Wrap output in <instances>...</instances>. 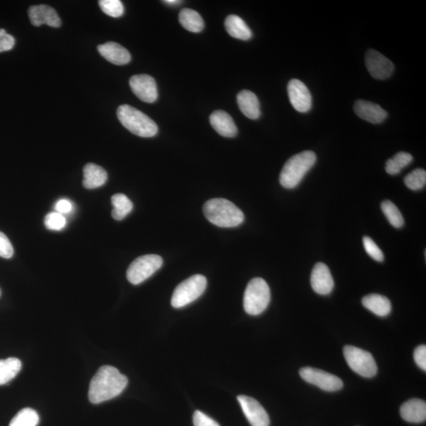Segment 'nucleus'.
I'll return each mask as SVG.
<instances>
[{"label": "nucleus", "mask_w": 426, "mask_h": 426, "mask_svg": "<svg viewBox=\"0 0 426 426\" xmlns=\"http://www.w3.org/2000/svg\"><path fill=\"white\" fill-rule=\"evenodd\" d=\"M128 384V379L116 368L103 366L92 377L89 389V399L99 404L117 397Z\"/></svg>", "instance_id": "nucleus-1"}, {"label": "nucleus", "mask_w": 426, "mask_h": 426, "mask_svg": "<svg viewBox=\"0 0 426 426\" xmlns=\"http://www.w3.org/2000/svg\"><path fill=\"white\" fill-rule=\"evenodd\" d=\"M203 212L208 221L220 227H236L244 221L242 211L227 199H213L206 201Z\"/></svg>", "instance_id": "nucleus-2"}, {"label": "nucleus", "mask_w": 426, "mask_h": 426, "mask_svg": "<svg viewBox=\"0 0 426 426\" xmlns=\"http://www.w3.org/2000/svg\"><path fill=\"white\" fill-rule=\"evenodd\" d=\"M117 116L123 126L137 136L152 138L158 133L157 123L134 107L128 105L119 106Z\"/></svg>", "instance_id": "nucleus-3"}, {"label": "nucleus", "mask_w": 426, "mask_h": 426, "mask_svg": "<svg viewBox=\"0 0 426 426\" xmlns=\"http://www.w3.org/2000/svg\"><path fill=\"white\" fill-rule=\"evenodd\" d=\"M316 154L304 151L293 155L284 166L279 175V183L284 188L293 189L297 186L304 176L316 163Z\"/></svg>", "instance_id": "nucleus-4"}, {"label": "nucleus", "mask_w": 426, "mask_h": 426, "mask_svg": "<svg viewBox=\"0 0 426 426\" xmlns=\"http://www.w3.org/2000/svg\"><path fill=\"white\" fill-rule=\"evenodd\" d=\"M271 299V292L266 280L254 278L247 285L244 293V310L249 315L257 316L268 308Z\"/></svg>", "instance_id": "nucleus-5"}, {"label": "nucleus", "mask_w": 426, "mask_h": 426, "mask_svg": "<svg viewBox=\"0 0 426 426\" xmlns=\"http://www.w3.org/2000/svg\"><path fill=\"white\" fill-rule=\"evenodd\" d=\"M206 287L207 279L204 275H192L175 289L171 297V305L176 309L184 308L201 297Z\"/></svg>", "instance_id": "nucleus-6"}, {"label": "nucleus", "mask_w": 426, "mask_h": 426, "mask_svg": "<svg viewBox=\"0 0 426 426\" xmlns=\"http://www.w3.org/2000/svg\"><path fill=\"white\" fill-rule=\"evenodd\" d=\"M163 262L162 258L155 254L138 258L127 269L128 281L134 285L143 283L162 267Z\"/></svg>", "instance_id": "nucleus-7"}, {"label": "nucleus", "mask_w": 426, "mask_h": 426, "mask_svg": "<svg viewBox=\"0 0 426 426\" xmlns=\"http://www.w3.org/2000/svg\"><path fill=\"white\" fill-rule=\"evenodd\" d=\"M345 360L351 370L360 376L371 378L376 375L377 366L370 352L356 347L345 346L344 348Z\"/></svg>", "instance_id": "nucleus-8"}, {"label": "nucleus", "mask_w": 426, "mask_h": 426, "mask_svg": "<svg viewBox=\"0 0 426 426\" xmlns=\"http://www.w3.org/2000/svg\"><path fill=\"white\" fill-rule=\"evenodd\" d=\"M299 374L305 381L325 392H337L344 387L340 378L318 368L304 367L301 368Z\"/></svg>", "instance_id": "nucleus-9"}, {"label": "nucleus", "mask_w": 426, "mask_h": 426, "mask_svg": "<svg viewBox=\"0 0 426 426\" xmlns=\"http://www.w3.org/2000/svg\"><path fill=\"white\" fill-rule=\"evenodd\" d=\"M129 86L135 96L145 103H152L158 100L157 83L148 75H138L129 79Z\"/></svg>", "instance_id": "nucleus-10"}, {"label": "nucleus", "mask_w": 426, "mask_h": 426, "mask_svg": "<svg viewBox=\"0 0 426 426\" xmlns=\"http://www.w3.org/2000/svg\"><path fill=\"white\" fill-rule=\"evenodd\" d=\"M367 70L374 79L384 80L388 79L394 71V65L387 57L375 50H368L366 55Z\"/></svg>", "instance_id": "nucleus-11"}, {"label": "nucleus", "mask_w": 426, "mask_h": 426, "mask_svg": "<svg viewBox=\"0 0 426 426\" xmlns=\"http://www.w3.org/2000/svg\"><path fill=\"white\" fill-rule=\"evenodd\" d=\"M237 399L249 424L252 426H269L268 414L255 399L247 396H240Z\"/></svg>", "instance_id": "nucleus-12"}, {"label": "nucleus", "mask_w": 426, "mask_h": 426, "mask_svg": "<svg viewBox=\"0 0 426 426\" xmlns=\"http://www.w3.org/2000/svg\"><path fill=\"white\" fill-rule=\"evenodd\" d=\"M289 100L296 111L305 113L312 107V96L308 88L299 79L290 80L288 86Z\"/></svg>", "instance_id": "nucleus-13"}, {"label": "nucleus", "mask_w": 426, "mask_h": 426, "mask_svg": "<svg viewBox=\"0 0 426 426\" xmlns=\"http://www.w3.org/2000/svg\"><path fill=\"white\" fill-rule=\"evenodd\" d=\"M310 282L312 288L319 295H329L334 288V278L329 267L324 263L315 264L311 273Z\"/></svg>", "instance_id": "nucleus-14"}, {"label": "nucleus", "mask_w": 426, "mask_h": 426, "mask_svg": "<svg viewBox=\"0 0 426 426\" xmlns=\"http://www.w3.org/2000/svg\"><path fill=\"white\" fill-rule=\"evenodd\" d=\"M28 13L30 22L34 27L48 25L49 27L53 28L60 27L61 19L55 9L48 5L41 4L30 7Z\"/></svg>", "instance_id": "nucleus-15"}, {"label": "nucleus", "mask_w": 426, "mask_h": 426, "mask_svg": "<svg viewBox=\"0 0 426 426\" xmlns=\"http://www.w3.org/2000/svg\"><path fill=\"white\" fill-rule=\"evenodd\" d=\"M354 109L358 117L373 124L382 123L388 116L387 112L381 106L370 101H357Z\"/></svg>", "instance_id": "nucleus-16"}, {"label": "nucleus", "mask_w": 426, "mask_h": 426, "mask_svg": "<svg viewBox=\"0 0 426 426\" xmlns=\"http://www.w3.org/2000/svg\"><path fill=\"white\" fill-rule=\"evenodd\" d=\"M97 50L103 58L115 65H126L131 60V54L124 47L112 41L99 45Z\"/></svg>", "instance_id": "nucleus-17"}, {"label": "nucleus", "mask_w": 426, "mask_h": 426, "mask_svg": "<svg viewBox=\"0 0 426 426\" xmlns=\"http://www.w3.org/2000/svg\"><path fill=\"white\" fill-rule=\"evenodd\" d=\"M211 126L223 137H236L238 128L229 114L218 110L212 114L210 117Z\"/></svg>", "instance_id": "nucleus-18"}, {"label": "nucleus", "mask_w": 426, "mask_h": 426, "mask_svg": "<svg viewBox=\"0 0 426 426\" xmlns=\"http://www.w3.org/2000/svg\"><path fill=\"white\" fill-rule=\"evenodd\" d=\"M400 414L408 423H422L426 419V403L422 399H410L400 408Z\"/></svg>", "instance_id": "nucleus-19"}, {"label": "nucleus", "mask_w": 426, "mask_h": 426, "mask_svg": "<svg viewBox=\"0 0 426 426\" xmlns=\"http://www.w3.org/2000/svg\"><path fill=\"white\" fill-rule=\"evenodd\" d=\"M83 186L88 190L97 189L105 185L108 180L107 171L95 164H86L83 169Z\"/></svg>", "instance_id": "nucleus-20"}, {"label": "nucleus", "mask_w": 426, "mask_h": 426, "mask_svg": "<svg viewBox=\"0 0 426 426\" xmlns=\"http://www.w3.org/2000/svg\"><path fill=\"white\" fill-rule=\"evenodd\" d=\"M237 102L243 115L247 118L258 119L261 116L258 98L253 92L241 91L237 96Z\"/></svg>", "instance_id": "nucleus-21"}, {"label": "nucleus", "mask_w": 426, "mask_h": 426, "mask_svg": "<svg viewBox=\"0 0 426 426\" xmlns=\"http://www.w3.org/2000/svg\"><path fill=\"white\" fill-rule=\"evenodd\" d=\"M364 308L379 316H386L391 313L392 304L386 296L371 294L365 296L362 301Z\"/></svg>", "instance_id": "nucleus-22"}, {"label": "nucleus", "mask_w": 426, "mask_h": 426, "mask_svg": "<svg viewBox=\"0 0 426 426\" xmlns=\"http://www.w3.org/2000/svg\"><path fill=\"white\" fill-rule=\"evenodd\" d=\"M227 32L234 38L248 40L252 38L251 29L244 21L235 14H231L225 20Z\"/></svg>", "instance_id": "nucleus-23"}, {"label": "nucleus", "mask_w": 426, "mask_h": 426, "mask_svg": "<svg viewBox=\"0 0 426 426\" xmlns=\"http://www.w3.org/2000/svg\"><path fill=\"white\" fill-rule=\"evenodd\" d=\"M179 20L180 24L190 32L200 33L204 29V20L195 10L188 8L181 10Z\"/></svg>", "instance_id": "nucleus-24"}, {"label": "nucleus", "mask_w": 426, "mask_h": 426, "mask_svg": "<svg viewBox=\"0 0 426 426\" xmlns=\"http://www.w3.org/2000/svg\"><path fill=\"white\" fill-rule=\"evenodd\" d=\"M22 368V362L16 358L0 360V386H3L18 375Z\"/></svg>", "instance_id": "nucleus-25"}, {"label": "nucleus", "mask_w": 426, "mask_h": 426, "mask_svg": "<svg viewBox=\"0 0 426 426\" xmlns=\"http://www.w3.org/2000/svg\"><path fill=\"white\" fill-rule=\"evenodd\" d=\"M113 210L112 216L116 221H122L133 210V203L123 194H116L112 197Z\"/></svg>", "instance_id": "nucleus-26"}, {"label": "nucleus", "mask_w": 426, "mask_h": 426, "mask_svg": "<svg viewBox=\"0 0 426 426\" xmlns=\"http://www.w3.org/2000/svg\"><path fill=\"white\" fill-rule=\"evenodd\" d=\"M412 155L408 153L400 152L387 161L386 170L389 175H397L404 168L412 162Z\"/></svg>", "instance_id": "nucleus-27"}, {"label": "nucleus", "mask_w": 426, "mask_h": 426, "mask_svg": "<svg viewBox=\"0 0 426 426\" xmlns=\"http://www.w3.org/2000/svg\"><path fill=\"white\" fill-rule=\"evenodd\" d=\"M39 422V414L35 410L24 408L15 415L9 426H36Z\"/></svg>", "instance_id": "nucleus-28"}, {"label": "nucleus", "mask_w": 426, "mask_h": 426, "mask_svg": "<svg viewBox=\"0 0 426 426\" xmlns=\"http://www.w3.org/2000/svg\"><path fill=\"white\" fill-rule=\"evenodd\" d=\"M381 210L384 216L387 217L389 223L394 227H402L404 225V219L401 212L399 210L397 206L391 201L386 200L381 203Z\"/></svg>", "instance_id": "nucleus-29"}, {"label": "nucleus", "mask_w": 426, "mask_h": 426, "mask_svg": "<svg viewBox=\"0 0 426 426\" xmlns=\"http://www.w3.org/2000/svg\"><path fill=\"white\" fill-rule=\"evenodd\" d=\"M404 183L412 190L424 188L426 184V171L423 169H415L404 179Z\"/></svg>", "instance_id": "nucleus-30"}, {"label": "nucleus", "mask_w": 426, "mask_h": 426, "mask_svg": "<svg viewBox=\"0 0 426 426\" xmlns=\"http://www.w3.org/2000/svg\"><path fill=\"white\" fill-rule=\"evenodd\" d=\"M99 6L108 16L118 18L124 14L123 4L121 0H101Z\"/></svg>", "instance_id": "nucleus-31"}, {"label": "nucleus", "mask_w": 426, "mask_h": 426, "mask_svg": "<svg viewBox=\"0 0 426 426\" xmlns=\"http://www.w3.org/2000/svg\"><path fill=\"white\" fill-rule=\"evenodd\" d=\"M45 225L49 230L60 231L65 227L66 220L65 216L59 212H50L45 216Z\"/></svg>", "instance_id": "nucleus-32"}, {"label": "nucleus", "mask_w": 426, "mask_h": 426, "mask_svg": "<svg viewBox=\"0 0 426 426\" xmlns=\"http://www.w3.org/2000/svg\"><path fill=\"white\" fill-rule=\"evenodd\" d=\"M363 245H364L366 251L371 258L378 262L384 261V256L381 249L378 247L372 238L367 236L363 238Z\"/></svg>", "instance_id": "nucleus-33"}, {"label": "nucleus", "mask_w": 426, "mask_h": 426, "mask_svg": "<svg viewBox=\"0 0 426 426\" xmlns=\"http://www.w3.org/2000/svg\"><path fill=\"white\" fill-rule=\"evenodd\" d=\"M14 248L8 238L0 231V257L10 258L13 256Z\"/></svg>", "instance_id": "nucleus-34"}, {"label": "nucleus", "mask_w": 426, "mask_h": 426, "mask_svg": "<svg viewBox=\"0 0 426 426\" xmlns=\"http://www.w3.org/2000/svg\"><path fill=\"white\" fill-rule=\"evenodd\" d=\"M14 45V36L7 34L6 30L0 29V53L12 50Z\"/></svg>", "instance_id": "nucleus-35"}, {"label": "nucleus", "mask_w": 426, "mask_h": 426, "mask_svg": "<svg viewBox=\"0 0 426 426\" xmlns=\"http://www.w3.org/2000/svg\"><path fill=\"white\" fill-rule=\"evenodd\" d=\"M193 422L195 426H220L215 420L210 418L200 410H197L195 412Z\"/></svg>", "instance_id": "nucleus-36"}, {"label": "nucleus", "mask_w": 426, "mask_h": 426, "mask_svg": "<svg viewBox=\"0 0 426 426\" xmlns=\"http://www.w3.org/2000/svg\"><path fill=\"white\" fill-rule=\"evenodd\" d=\"M414 361L416 364L422 368L423 371H426V347L425 345H421L414 350Z\"/></svg>", "instance_id": "nucleus-37"}, {"label": "nucleus", "mask_w": 426, "mask_h": 426, "mask_svg": "<svg viewBox=\"0 0 426 426\" xmlns=\"http://www.w3.org/2000/svg\"><path fill=\"white\" fill-rule=\"evenodd\" d=\"M55 210L56 212H59L62 215L66 214V213H70L72 211L73 205L69 200L61 199L56 202Z\"/></svg>", "instance_id": "nucleus-38"}, {"label": "nucleus", "mask_w": 426, "mask_h": 426, "mask_svg": "<svg viewBox=\"0 0 426 426\" xmlns=\"http://www.w3.org/2000/svg\"><path fill=\"white\" fill-rule=\"evenodd\" d=\"M164 3L171 5V6H175V5L181 3V1H179V0H164Z\"/></svg>", "instance_id": "nucleus-39"}]
</instances>
